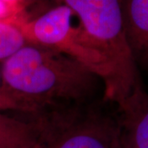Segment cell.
Wrapping results in <instances>:
<instances>
[{
    "label": "cell",
    "instance_id": "cell-1",
    "mask_svg": "<svg viewBox=\"0 0 148 148\" xmlns=\"http://www.w3.org/2000/svg\"><path fill=\"white\" fill-rule=\"evenodd\" d=\"M0 74L1 93L28 112L60 102H86L98 77L71 56L28 42L4 61Z\"/></svg>",
    "mask_w": 148,
    "mask_h": 148
},
{
    "label": "cell",
    "instance_id": "cell-2",
    "mask_svg": "<svg viewBox=\"0 0 148 148\" xmlns=\"http://www.w3.org/2000/svg\"><path fill=\"white\" fill-rule=\"evenodd\" d=\"M64 3L78 16L86 41L104 58L111 77L105 95L119 107L142 85L125 36L120 1L66 0Z\"/></svg>",
    "mask_w": 148,
    "mask_h": 148
},
{
    "label": "cell",
    "instance_id": "cell-3",
    "mask_svg": "<svg viewBox=\"0 0 148 148\" xmlns=\"http://www.w3.org/2000/svg\"><path fill=\"white\" fill-rule=\"evenodd\" d=\"M36 148H122L118 119L100 112L46 124Z\"/></svg>",
    "mask_w": 148,
    "mask_h": 148
},
{
    "label": "cell",
    "instance_id": "cell-4",
    "mask_svg": "<svg viewBox=\"0 0 148 148\" xmlns=\"http://www.w3.org/2000/svg\"><path fill=\"white\" fill-rule=\"evenodd\" d=\"M73 12L65 3L31 21L19 17L16 22L27 42L58 50L72 56L78 45L77 30L72 26Z\"/></svg>",
    "mask_w": 148,
    "mask_h": 148
},
{
    "label": "cell",
    "instance_id": "cell-5",
    "mask_svg": "<svg viewBox=\"0 0 148 148\" xmlns=\"http://www.w3.org/2000/svg\"><path fill=\"white\" fill-rule=\"evenodd\" d=\"M122 148H148V93L138 86L119 107Z\"/></svg>",
    "mask_w": 148,
    "mask_h": 148
},
{
    "label": "cell",
    "instance_id": "cell-6",
    "mask_svg": "<svg viewBox=\"0 0 148 148\" xmlns=\"http://www.w3.org/2000/svg\"><path fill=\"white\" fill-rule=\"evenodd\" d=\"M123 24L133 59L148 69V0L120 1Z\"/></svg>",
    "mask_w": 148,
    "mask_h": 148
},
{
    "label": "cell",
    "instance_id": "cell-7",
    "mask_svg": "<svg viewBox=\"0 0 148 148\" xmlns=\"http://www.w3.org/2000/svg\"><path fill=\"white\" fill-rule=\"evenodd\" d=\"M46 119L24 122L0 112V148H36Z\"/></svg>",
    "mask_w": 148,
    "mask_h": 148
},
{
    "label": "cell",
    "instance_id": "cell-8",
    "mask_svg": "<svg viewBox=\"0 0 148 148\" xmlns=\"http://www.w3.org/2000/svg\"><path fill=\"white\" fill-rule=\"evenodd\" d=\"M16 18L0 20V60H7L27 44Z\"/></svg>",
    "mask_w": 148,
    "mask_h": 148
},
{
    "label": "cell",
    "instance_id": "cell-9",
    "mask_svg": "<svg viewBox=\"0 0 148 148\" xmlns=\"http://www.w3.org/2000/svg\"><path fill=\"white\" fill-rule=\"evenodd\" d=\"M19 4L12 1H0V20H11L16 18Z\"/></svg>",
    "mask_w": 148,
    "mask_h": 148
},
{
    "label": "cell",
    "instance_id": "cell-10",
    "mask_svg": "<svg viewBox=\"0 0 148 148\" xmlns=\"http://www.w3.org/2000/svg\"><path fill=\"white\" fill-rule=\"evenodd\" d=\"M4 110H22V108L16 101L3 95H0V111Z\"/></svg>",
    "mask_w": 148,
    "mask_h": 148
},
{
    "label": "cell",
    "instance_id": "cell-11",
    "mask_svg": "<svg viewBox=\"0 0 148 148\" xmlns=\"http://www.w3.org/2000/svg\"><path fill=\"white\" fill-rule=\"evenodd\" d=\"M0 95H3L1 93V74H0Z\"/></svg>",
    "mask_w": 148,
    "mask_h": 148
}]
</instances>
